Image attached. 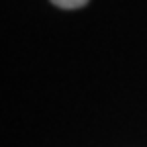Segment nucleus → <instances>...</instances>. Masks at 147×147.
Returning a JSON list of instances; mask_svg holds the SVG:
<instances>
[{
    "mask_svg": "<svg viewBox=\"0 0 147 147\" xmlns=\"http://www.w3.org/2000/svg\"><path fill=\"white\" fill-rule=\"evenodd\" d=\"M90 2V0H51V4H55L57 8H67V10H74V8H82Z\"/></svg>",
    "mask_w": 147,
    "mask_h": 147,
    "instance_id": "nucleus-1",
    "label": "nucleus"
}]
</instances>
